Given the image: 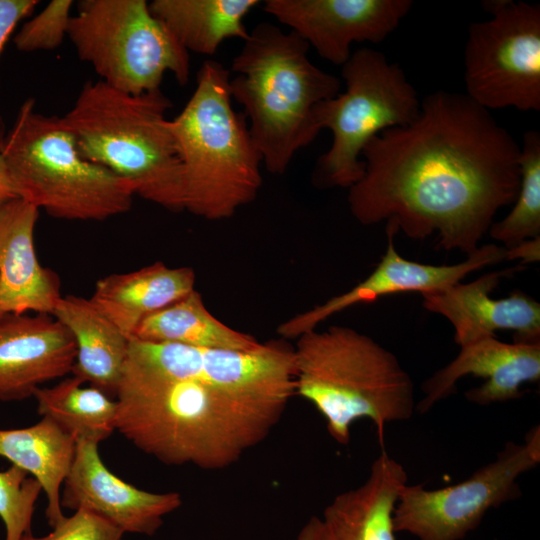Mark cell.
Masks as SVG:
<instances>
[{
    "mask_svg": "<svg viewBox=\"0 0 540 540\" xmlns=\"http://www.w3.org/2000/svg\"><path fill=\"white\" fill-rule=\"evenodd\" d=\"M520 146L490 111L466 94L437 90L417 118L373 137L364 173L349 188L352 215L440 248L474 252L496 213L520 187Z\"/></svg>",
    "mask_w": 540,
    "mask_h": 540,
    "instance_id": "6da1fadb",
    "label": "cell"
},
{
    "mask_svg": "<svg viewBox=\"0 0 540 540\" xmlns=\"http://www.w3.org/2000/svg\"><path fill=\"white\" fill-rule=\"evenodd\" d=\"M115 396L116 431L134 446L164 464L206 470L260 444L290 401L170 377L129 357Z\"/></svg>",
    "mask_w": 540,
    "mask_h": 540,
    "instance_id": "7a4b0ae2",
    "label": "cell"
},
{
    "mask_svg": "<svg viewBox=\"0 0 540 540\" xmlns=\"http://www.w3.org/2000/svg\"><path fill=\"white\" fill-rule=\"evenodd\" d=\"M310 46L272 23L257 24L234 57L232 99L244 108L249 132L268 172L283 174L294 155L319 134L313 109L340 93L335 75L314 65Z\"/></svg>",
    "mask_w": 540,
    "mask_h": 540,
    "instance_id": "3957f363",
    "label": "cell"
},
{
    "mask_svg": "<svg viewBox=\"0 0 540 540\" xmlns=\"http://www.w3.org/2000/svg\"><path fill=\"white\" fill-rule=\"evenodd\" d=\"M293 352L295 395L316 408L337 443L348 444L351 426L366 418L382 444L388 423L413 415L410 375L371 337L340 325L313 329L297 338Z\"/></svg>",
    "mask_w": 540,
    "mask_h": 540,
    "instance_id": "277c9868",
    "label": "cell"
},
{
    "mask_svg": "<svg viewBox=\"0 0 540 540\" xmlns=\"http://www.w3.org/2000/svg\"><path fill=\"white\" fill-rule=\"evenodd\" d=\"M161 89L133 95L86 82L62 116L81 155L132 184L135 194L183 211L182 162Z\"/></svg>",
    "mask_w": 540,
    "mask_h": 540,
    "instance_id": "5b68a950",
    "label": "cell"
},
{
    "mask_svg": "<svg viewBox=\"0 0 540 540\" xmlns=\"http://www.w3.org/2000/svg\"><path fill=\"white\" fill-rule=\"evenodd\" d=\"M230 72L205 61L196 88L171 120L182 162L184 210L207 220L233 216L262 185V157L243 113L232 107Z\"/></svg>",
    "mask_w": 540,
    "mask_h": 540,
    "instance_id": "8992f818",
    "label": "cell"
},
{
    "mask_svg": "<svg viewBox=\"0 0 540 540\" xmlns=\"http://www.w3.org/2000/svg\"><path fill=\"white\" fill-rule=\"evenodd\" d=\"M26 99L0 144L18 198L65 220L102 221L130 210L134 187L85 159L62 116Z\"/></svg>",
    "mask_w": 540,
    "mask_h": 540,
    "instance_id": "52a82bcc",
    "label": "cell"
},
{
    "mask_svg": "<svg viewBox=\"0 0 540 540\" xmlns=\"http://www.w3.org/2000/svg\"><path fill=\"white\" fill-rule=\"evenodd\" d=\"M341 75L345 91L313 109L316 128L332 133L330 148L316 162L313 181L349 189L363 176L366 144L386 129L414 121L421 100L403 69L372 48L353 52Z\"/></svg>",
    "mask_w": 540,
    "mask_h": 540,
    "instance_id": "ba28073f",
    "label": "cell"
},
{
    "mask_svg": "<svg viewBox=\"0 0 540 540\" xmlns=\"http://www.w3.org/2000/svg\"><path fill=\"white\" fill-rule=\"evenodd\" d=\"M67 37L107 85L133 95L160 89L167 72L190 76L189 52L145 0H84Z\"/></svg>",
    "mask_w": 540,
    "mask_h": 540,
    "instance_id": "9c48e42d",
    "label": "cell"
},
{
    "mask_svg": "<svg viewBox=\"0 0 540 540\" xmlns=\"http://www.w3.org/2000/svg\"><path fill=\"white\" fill-rule=\"evenodd\" d=\"M491 18L468 27L466 95L487 110H540V5L513 0L482 3Z\"/></svg>",
    "mask_w": 540,
    "mask_h": 540,
    "instance_id": "30bf717a",
    "label": "cell"
},
{
    "mask_svg": "<svg viewBox=\"0 0 540 540\" xmlns=\"http://www.w3.org/2000/svg\"><path fill=\"white\" fill-rule=\"evenodd\" d=\"M540 463V429L506 443L496 458L463 481L439 489L404 485L393 514L396 533L418 540H462L486 513L521 496L518 478Z\"/></svg>",
    "mask_w": 540,
    "mask_h": 540,
    "instance_id": "8fae6325",
    "label": "cell"
},
{
    "mask_svg": "<svg viewBox=\"0 0 540 540\" xmlns=\"http://www.w3.org/2000/svg\"><path fill=\"white\" fill-rule=\"evenodd\" d=\"M128 357L167 376L222 389L287 399L295 395L293 347L281 340L249 351L130 340Z\"/></svg>",
    "mask_w": 540,
    "mask_h": 540,
    "instance_id": "7c38bea8",
    "label": "cell"
},
{
    "mask_svg": "<svg viewBox=\"0 0 540 540\" xmlns=\"http://www.w3.org/2000/svg\"><path fill=\"white\" fill-rule=\"evenodd\" d=\"M412 4L410 0H266L263 9L320 57L342 66L354 42H382Z\"/></svg>",
    "mask_w": 540,
    "mask_h": 540,
    "instance_id": "4fadbf2b",
    "label": "cell"
},
{
    "mask_svg": "<svg viewBox=\"0 0 540 540\" xmlns=\"http://www.w3.org/2000/svg\"><path fill=\"white\" fill-rule=\"evenodd\" d=\"M397 231L387 227L388 245L380 262L364 280L349 291L296 315L279 325L277 331L285 339L298 338L348 307L368 303L380 297L404 293H425L441 290L461 282L485 266L505 260L506 248L489 244L479 246L465 261L453 265H430L402 257L394 245Z\"/></svg>",
    "mask_w": 540,
    "mask_h": 540,
    "instance_id": "5bb4252c",
    "label": "cell"
},
{
    "mask_svg": "<svg viewBox=\"0 0 540 540\" xmlns=\"http://www.w3.org/2000/svg\"><path fill=\"white\" fill-rule=\"evenodd\" d=\"M95 441L79 439L63 483L61 506L84 509L108 520L124 533L152 536L164 517L182 505L178 492L154 493L114 475L102 461Z\"/></svg>",
    "mask_w": 540,
    "mask_h": 540,
    "instance_id": "9a60e30c",
    "label": "cell"
},
{
    "mask_svg": "<svg viewBox=\"0 0 540 540\" xmlns=\"http://www.w3.org/2000/svg\"><path fill=\"white\" fill-rule=\"evenodd\" d=\"M482 377L485 382L465 393L468 401L486 406L522 397L521 386L540 379V342L505 343L487 336L460 347V352L445 367L422 385L424 397L416 404L420 414L455 392L464 376Z\"/></svg>",
    "mask_w": 540,
    "mask_h": 540,
    "instance_id": "2e32d148",
    "label": "cell"
},
{
    "mask_svg": "<svg viewBox=\"0 0 540 540\" xmlns=\"http://www.w3.org/2000/svg\"><path fill=\"white\" fill-rule=\"evenodd\" d=\"M522 266L494 271L478 279L441 290L421 293L426 310L445 317L454 328V340L461 347L475 340L495 336L496 330L514 331L515 342H540V304L517 291L494 299L491 292L503 276Z\"/></svg>",
    "mask_w": 540,
    "mask_h": 540,
    "instance_id": "e0dca14e",
    "label": "cell"
},
{
    "mask_svg": "<svg viewBox=\"0 0 540 540\" xmlns=\"http://www.w3.org/2000/svg\"><path fill=\"white\" fill-rule=\"evenodd\" d=\"M76 345L52 315L0 318V401H21L72 372Z\"/></svg>",
    "mask_w": 540,
    "mask_h": 540,
    "instance_id": "ac0fdd59",
    "label": "cell"
},
{
    "mask_svg": "<svg viewBox=\"0 0 540 540\" xmlns=\"http://www.w3.org/2000/svg\"><path fill=\"white\" fill-rule=\"evenodd\" d=\"M408 483L403 465L384 450L367 479L336 495L300 528L296 540H397L393 514Z\"/></svg>",
    "mask_w": 540,
    "mask_h": 540,
    "instance_id": "d6986e66",
    "label": "cell"
},
{
    "mask_svg": "<svg viewBox=\"0 0 540 540\" xmlns=\"http://www.w3.org/2000/svg\"><path fill=\"white\" fill-rule=\"evenodd\" d=\"M38 215L35 206L20 198L0 204V318L52 315L62 297L58 277L37 258Z\"/></svg>",
    "mask_w": 540,
    "mask_h": 540,
    "instance_id": "ffe728a7",
    "label": "cell"
},
{
    "mask_svg": "<svg viewBox=\"0 0 540 540\" xmlns=\"http://www.w3.org/2000/svg\"><path fill=\"white\" fill-rule=\"evenodd\" d=\"M194 284L191 268L155 262L99 279L90 299L131 340L147 316L188 295L195 290Z\"/></svg>",
    "mask_w": 540,
    "mask_h": 540,
    "instance_id": "44dd1931",
    "label": "cell"
},
{
    "mask_svg": "<svg viewBox=\"0 0 540 540\" xmlns=\"http://www.w3.org/2000/svg\"><path fill=\"white\" fill-rule=\"evenodd\" d=\"M52 316L67 328L75 341L76 359L71 373L115 396L130 340L90 298L62 296Z\"/></svg>",
    "mask_w": 540,
    "mask_h": 540,
    "instance_id": "7402d4cb",
    "label": "cell"
},
{
    "mask_svg": "<svg viewBox=\"0 0 540 540\" xmlns=\"http://www.w3.org/2000/svg\"><path fill=\"white\" fill-rule=\"evenodd\" d=\"M75 438L47 417L29 427L0 429V457L33 476L47 497L46 518L51 527L65 515L61 487L71 468Z\"/></svg>",
    "mask_w": 540,
    "mask_h": 540,
    "instance_id": "603a6c76",
    "label": "cell"
},
{
    "mask_svg": "<svg viewBox=\"0 0 540 540\" xmlns=\"http://www.w3.org/2000/svg\"><path fill=\"white\" fill-rule=\"evenodd\" d=\"M258 0H154L151 12L188 51L214 55L223 41L247 39L243 19Z\"/></svg>",
    "mask_w": 540,
    "mask_h": 540,
    "instance_id": "cb8c5ba5",
    "label": "cell"
},
{
    "mask_svg": "<svg viewBox=\"0 0 540 540\" xmlns=\"http://www.w3.org/2000/svg\"><path fill=\"white\" fill-rule=\"evenodd\" d=\"M131 340L237 351L254 350L262 343L214 317L196 290L147 316Z\"/></svg>",
    "mask_w": 540,
    "mask_h": 540,
    "instance_id": "d4e9b609",
    "label": "cell"
},
{
    "mask_svg": "<svg viewBox=\"0 0 540 540\" xmlns=\"http://www.w3.org/2000/svg\"><path fill=\"white\" fill-rule=\"evenodd\" d=\"M83 384L73 375L54 386L39 387L33 397L38 413L54 421L76 441L99 443L116 431L117 403L103 391Z\"/></svg>",
    "mask_w": 540,
    "mask_h": 540,
    "instance_id": "484cf974",
    "label": "cell"
},
{
    "mask_svg": "<svg viewBox=\"0 0 540 540\" xmlns=\"http://www.w3.org/2000/svg\"><path fill=\"white\" fill-rule=\"evenodd\" d=\"M520 187L510 213L489 228L490 236L514 247L521 242L540 237V133L529 130L520 147Z\"/></svg>",
    "mask_w": 540,
    "mask_h": 540,
    "instance_id": "4316f807",
    "label": "cell"
},
{
    "mask_svg": "<svg viewBox=\"0 0 540 540\" xmlns=\"http://www.w3.org/2000/svg\"><path fill=\"white\" fill-rule=\"evenodd\" d=\"M41 491V484L18 466L0 471V518L5 526V540H21L32 532L33 513Z\"/></svg>",
    "mask_w": 540,
    "mask_h": 540,
    "instance_id": "83f0119b",
    "label": "cell"
},
{
    "mask_svg": "<svg viewBox=\"0 0 540 540\" xmlns=\"http://www.w3.org/2000/svg\"><path fill=\"white\" fill-rule=\"evenodd\" d=\"M72 0H53L33 18L26 21L14 37L20 52L53 50L67 37L72 18Z\"/></svg>",
    "mask_w": 540,
    "mask_h": 540,
    "instance_id": "f1b7e54d",
    "label": "cell"
},
{
    "mask_svg": "<svg viewBox=\"0 0 540 540\" xmlns=\"http://www.w3.org/2000/svg\"><path fill=\"white\" fill-rule=\"evenodd\" d=\"M124 532L102 518L84 509L75 510L52 527L45 536L25 534L21 540H122Z\"/></svg>",
    "mask_w": 540,
    "mask_h": 540,
    "instance_id": "f546056e",
    "label": "cell"
},
{
    "mask_svg": "<svg viewBox=\"0 0 540 540\" xmlns=\"http://www.w3.org/2000/svg\"><path fill=\"white\" fill-rule=\"evenodd\" d=\"M37 4L36 0H0V56L16 26Z\"/></svg>",
    "mask_w": 540,
    "mask_h": 540,
    "instance_id": "4dcf8cb0",
    "label": "cell"
},
{
    "mask_svg": "<svg viewBox=\"0 0 540 540\" xmlns=\"http://www.w3.org/2000/svg\"><path fill=\"white\" fill-rule=\"evenodd\" d=\"M540 258V237L525 240L520 244L506 248L505 260L522 259L524 263L535 262Z\"/></svg>",
    "mask_w": 540,
    "mask_h": 540,
    "instance_id": "1f68e13d",
    "label": "cell"
},
{
    "mask_svg": "<svg viewBox=\"0 0 540 540\" xmlns=\"http://www.w3.org/2000/svg\"><path fill=\"white\" fill-rule=\"evenodd\" d=\"M4 136H0V144ZM18 198L0 154V204Z\"/></svg>",
    "mask_w": 540,
    "mask_h": 540,
    "instance_id": "d6a6232c",
    "label": "cell"
},
{
    "mask_svg": "<svg viewBox=\"0 0 540 540\" xmlns=\"http://www.w3.org/2000/svg\"><path fill=\"white\" fill-rule=\"evenodd\" d=\"M2 204V203H1Z\"/></svg>",
    "mask_w": 540,
    "mask_h": 540,
    "instance_id": "836d02e7",
    "label": "cell"
}]
</instances>
